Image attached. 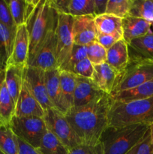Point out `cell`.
<instances>
[{
  "mask_svg": "<svg viewBox=\"0 0 153 154\" xmlns=\"http://www.w3.org/2000/svg\"><path fill=\"white\" fill-rule=\"evenodd\" d=\"M112 103L110 96L105 94L88 105L73 108L65 114L81 144L90 146L100 144L102 134L108 127Z\"/></svg>",
  "mask_w": 153,
  "mask_h": 154,
  "instance_id": "cell-1",
  "label": "cell"
},
{
  "mask_svg": "<svg viewBox=\"0 0 153 154\" xmlns=\"http://www.w3.org/2000/svg\"><path fill=\"white\" fill-rule=\"evenodd\" d=\"M153 124V97L128 102L112 101L109 112L110 127Z\"/></svg>",
  "mask_w": 153,
  "mask_h": 154,
  "instance_id": "cell-2",
  "label": "cell"
},
{
  "mask_svg": "<svg viewBox=\"0 0 153 154\" xmlns=\"http://www.w3.org/2000/svg\"><path fill=\"white\" fill-rule=\"evenodd\" d=\"M149 126L130 125L122 127L108 126L102 134L100 146L102 154H125L144 138Z\"/></svg>",
  "mask_w": 153,
  "mask_h": 154,
  "instance_id": "cell-3",
  "label": "cell"
},
{
  "mask_svg": "<svg viewBox=\"0 0 153 154\" xmlns=\"http://www.w3.org/2000/svg\"><path fill=\"white\" fill-rule=\"evenodd\" d=\"M58 14L51 5L50 0H40L33 15L26 23L29 35V51L27 66L32 63L40 51L54 18Z\"/></svg>",
  "mask_w": 153,
  "mask_h": 154,
  "instance_id": "cell-4",
  "label": "cell"
},
{
  "mask_svg": "<svg viewBox=\"0 0 153 154\" xmlns=\"http://www.w3.org/2000/svg\"><path fill=\"white\" fill-rule=\"evenodd\" d=\"M153 80V61L130 60L124 70L118 74L112 95L134 88Z\"/></svg>",
  "mask_w": 153,
  "mask_h": 154,
  "instance_id": "cell-5",
  "label": "cell"
},
{
  "mask_svg": "<svg viewBox=\"0 0 153 154\" xmlns=\"http://www.w3.org/2000/svg\"><path fill=\"white\" fill-rule=\"evenodd\" d=\"M9 126L19 139L35 149H38L40 141L47 131L43 117H38L14 116Z\"/></svg>",
  "mask_w": 153,
  "mask_h": 154,
  "instance_id": "cell-6",
  "label": "cell"
},
{
  "mask_svg": "<svg viewBox=\"0 0 153 154\" xmlns=\"http://www.w3.org/2000/svg\"><path fill=\"white\" fill-rule=\"evenodd\" d=\"M43 119L47 130L56 136L69 150L82 144L65 115L58 110L49 108L44 111Z\"/></svg>",
  "mask_w": 153,
  "mask_h": 154,
  "instance_id": "cell-7",
  "label": "cell"
},
{
  "mask_svg": "<svg viewBox=\"0 0 153 154\" xmlns=\"http://www.w3.org/2000/svg\"><path fill=\"white\" fill-rule=\"evenodd\" d=\"M73 22L74 17L58 14L56 28L57 67L60 71L65 68L74 45L72 32Z\"/></svg>",
  "mask_w": 153,
  "mask_h": 154,
  "instance_id": "cell-8",
  "label": "cell"
},
{
  "mask_svg": "<svg viewBox=\"0 0 153 154\" xmlns=\"http://www.w3.org/2000/svg\"><path fill=\"white\" fill-rule=\"evenodd\" d=\"M58 14L54 18L46 38L30 66L38 67L43 71L50 70L57 67V42L56 28Z\"/></svg>",
  "mask_w": 153,
  "mask_h": 154,
  "instance_id": "cell-9",
  "label": "cell"
},
{
  "mask_svg": "<svg viewBox=\"0 0 153 154\" xmlns=\"http://www.w3.org/2000/svg\"><path fill=\"white\" fill-rule=\"evenodd\" d=\"M23 76L32 93L38 101L44 111L54 108L46 91L44 71L34 66H26L24 69Z\"/></svg>",
  "mask_w": 153,
  "mask_h": 154,
  "instance_id": "cell-10",
  "label": "cell"
},
{
  "mask_svg": "<svg viewBox=\"0 0 153 154\" xmlns=\"http://www.w3.org/2000/svg\"><path fill=\"white\" fill-rule=\"evenodd\" d=\"M74 43L82 46H88L97 42L98 32L93 15L74 17L73 28Z\"/></svg>",
  "mask_w": 153,
  "mask_h": 154,
  "instance_id": "cell-11",
  "label": "cell"
},
{
  "mask_svg": "<svg viewBox=\"0 0 153 154\" xmlns=\"http://www.w3.org/2000/svg\"><path fill=\"white\" fill-rule=\"evenodd\" d=\"M28 51H29V35L26 24L16 26V34L14 40L12 51L7 65L26 66L28 63Z\"/></svg>",
  "mask_w": 153,
  "mask_h": 154,
  "instance_id": "cell-12",
  "label": "cell"
},
{
  "mask_svg": "<svg viewBox=\"0 0 153 154\" xmlns=\"http://www.w3.org/2000/svg\"><path fill=\"white\" fill-rule=\"evenodd\" d=\"M44 115V111L32 93L28 83L23 76L22 87L16 103L15 116L43 117Z\"/></svg>",
  "mask_w": 153,
  "mask_h": 154,
  "instance_id": "cell-13",
  "label": "cell"
},
{
  "mask_svg": "<svg viewBox=\"0 0 153 154\" xmlns=\"http://www.w3.org/2000/svg\"><path fill=\"white\" fill-rule=\"evenodd\" d=\"M106 93L102 92L92 79L76 75L73 108L85 106Z\"/></svg>",
  "mask_w": 153,
  "mask_h": 154,
  "instance_id": "cell-14",
  "label": "cell"
},
{
  "mask_svg": "<svg viewBox=\"0 0 153 154\" xmlns=\"http://www.w3.org/2000/svg\"><path fill=\"white\" fill-rule=\"evenodd\" d=\"M118 72L106 63L94 66L92 81L106 94L110 96L115 87Z\"/></svg>",
  "mask_w": 153,
  "mask_h": 154,
  "instance_id": "cell-15",
  "label": "cell"
},
{
  "mask_svg": "<svg viewBox=\"0 0 153 154\" xmlns=\"http://www.w3.org/2000/svg\"><path fill=\"white\" fill-rule=\"evenodd\" d=\"M45 84L48 96L54 108L65 115L66 109L60 87V71L58 68L45 72Z\"/></svg>",
  "mask_w": 153,
  "mask_h": 154,
  "instance_id": "cell-16",
  "label": "cell"
},
{
  "mask_svg": "<svg viewBox=\"0 0 153 154\" xmlns=\"http://www.w3.org/2000/svg\"><path fill=\"white\" fill-rule=\"evenodd\" d=\"M128 45L129 59L153 61V32L132 40Z\"/></svg>",
  "mask_w": 153,
  "mask_h": 154,
  "instance_id": "cell-17",
  "label": "cell"
},
{
  "mask_svg": "<svg viewBox=\"0 0 153 154\" xmlns=\"http://www.w3.org/2000/svg\"><path fill=\"white\" fill-rule=\"evenodd\" d=\"M129 62L128 45L121 39L106 51V62L110 66L121 73Z\"/></svg>",
  "mask_w": 153,
  "mask_h": 154,
  "instance_id": "cell-18",
  "label": "cell"
},
{
  "mask_svg": "<svg viewBox=\"0 0 153 154\" xmlns=\"http://www.w3.org/2000/svg\"><path fill=\"white\" fill-rule=\"evenodd\" d=\"M152 24L144 20L128 16L122 19V38L127 44L151 31Z\"/></svg>",
  "mask_w": 153,
  "mask_h": 154,
  "instance_id": "cell-19",
  "label": "cell"
},
{
  "mask_svg": "<svg viewBox=\"0 0 153 154\" xmlns=\"http://www.w3.org/2000/svg\"><path fill=\"white\" fill-rule=\"evenodd\" d=\"M25 67L16 65H7L4 67V84L15 103L17 102L22 87Z\"/></svg>",
  "mask_w": 153,
  "mask_h": 154,
  "instance_id": "cell-20",
  "label": "cell"
},
{
  "mask_svg": "<svg viewBox=\"0 0 153 154\" xmlns=\"http://www.w3.org/2000/svg\"><path fill=\"white\" fill-rule=\"evenodd\" d=\"M116 102H128L153 97V80L110 96Z\"/></svg>",
  "mask_w": 153,
  "mask_h": 154,
  "instance_id": "cell-21",
  "label": "cell"
},
{
  "mask_svg": "<svg viewBox=\"0 0 153 154\" xmlns=\"http://www.w3.org/2000/svg\"><path fill=\"white\" fill-rule=\"evenodd\" d=\"M76 83V75L68 71H60V87L66 109V114L73 108Z\"/></svg>",
  "mask_w": 153,
  "mask_h": 154,
  "instance_id": "cell-22",
  "label": "cell"
},
{
  "mask_svg": "<svg viewBox=\"0 0 153 154\" xmlns=\"http://www.w3.org/2000/svg\"><path fill=\"white\" fill-rule=\"evenodd\" d=\"M94 23L98 33L122 35V19L121 18L104 14L94 17Z\"/></svg>",
  "mask_w": 153,
  "mask_h": 154,
  "instance_id": "cell-23",
  "label": "cell"
},
{
  "mask_svg": "<svg viewBox=\"0 0 153 154\" xmlns=\"http://www.w3.org/2000/svg\"><path fill=\"white\" fill-rule=\"evenodd\" d=\"M15 111L16 103L9 94L4 82L0 93V124L9 126L15 116Z\"/></svg>",
  "mask_w": 153,
  "mask_h": 154,
  "instance_id": "cell-24",
  "label": "cell"
},
{
  "mask_svg": "<svg viewBox=\"0 0 153 154\" xmlns=\"http://www.w3.org/2000/svg\"><path fill=\"white\" fill-rule=\"evenodd\" d=\"M37 150L41 154H68L69 153V150L62 142L48 130L44 135Z\"/></svg>",
  "mask_w": 153,
  "mask_h": 154,
  "instance_id": "cell-25",
  "label": "cell"
},
{
  "mask_svg": "<svg viewBox=\"0 0 153 154\" xmlns=\"http://www.w3.org/2000/svg\"><path fill=\"white\" fill-rule=\"evenodd\" d=\"M0 150L4 154H18L17 137L8 125L0 124Z\"/></svg>",
  "mask_w": 153,
  "mask_h": 154,
  "instance_id": "cell-26",
  "label": "cell"
},
{
  "mask_svg": "<svg viewBox=\"0 0 153 154\" xmlns=\"http://www.w3.org/2000/svg\"><path fill=\"white\" fill-rule=\"evenodd\" d=\"M130 16L144 20L153 26V0H133Z\"/></svg>",
  "mask_w": 153,
  "mask_h": 154,
  "instance_id": "cell-27",
  "label": "cell"
},
{
  "mask_svg": "<svg viewBox=\"0 0 153 154\" xmlns=\"http://www.w3.org/2000/svg\"><path fill=\"white\" fill-rule=\"evenodd\" d=\"M14 37V33L0 23V55L3 69L5 67L7 60H8L11 53Z\"/></svg>",
  "mask_w": 153,
  "mask_h": 154,
  "instance_id": "cell-28",
  "label": "cell"
},
{
  "mask_svg": "<svg viewBox=\"0 0 153 154\" xmlns=\"http://www.w3.org/2000/svg\"><path fill=\"white\" fill-rule=\"evenodd\" d=\"M133 0H108L106 13L121 19L130 16Z\"/></svg>",
  "mask_w": 153,
  "mask_h": 154,
  "instance_id": "cell-29",
  "label": "cell"
},
{
  "mask_svg": "<svg viewBox=\"0 0 153 154\" xmlns=\"http://www.w3.org/2000/svg\"><path fill=\"white\" fill-rule=\"evenodd\" d=\"M94 0H70L69 14L74 17L86 15L94 16Z\"/></svg>",
  "mask_w": 153,
  "mask_h": 154,
  "instance_id": "cell-30",
  "label": "cell"
},
{
  "mask_svg": "<svg viewBox=\"0 0 153 154\" xmlns=\"http://www.w3.org/2000/svg\"><path fill=\"white\" fill-rule=\"evenodd\" d=\"M15 25L26 24V0H6Z\"/></svg>",
  "mask_w": 153,
  "mask_h": 154,
  "instance_id": "cell-31",
  "label": "cell"
},
{
  "mask_svg": "<svg viewBox=\"0 0 153 154\" xmlns=\"http://www.w3.org/2000/svg\"><path fill=\"white\" fill-rule=\"evenodd\" d=\"M87 58L93 66L106 62V50L97 42L87 46Z\"/></svg>",
  "mask_w": 153,
  "mask_h": 154,
  "instance_id": "cell-32",
  "label": "cell"
},
{
  "mask_svg": "<svg viewBox=\"0 0 153 154\" xmlns=\"http://www.w3.org/2000/svg\"><path fill=\"white\" fill-rule=\"evenodd\" d=\"M87 58V47L82 45H74L71 54L65 68L62 71H68L71 72L74 66L81 60Z\"/></svg>",
  "mask_w": 153,
  "mask_h": 154,
  "instance_id": "cell-33",
  "label": "cell"
},
{
  "mask_svg": "<svg viewBox=\"0 0 153 154\" xmlns=\"http://www.w3.org/2000/svg\"><path fill=\"white\" fill-rule=\"evenodd\" d=\"M0 23L16 34V26L14 22L6 0H0Z\"/></svg>",
  "mask_w": 153,
  "mask_h": 154,
  "instance_id": "cell-34",
  "label": "cell"
},
{
  "mask_svg": "<svg viewBox=\"0 0 153 154\" xmlns=\"http://www.w3.org/2000/svg\"><path fill=\"white\" fill-rule=\"evenodd\" d=\"M94 71V66L88 58L81 60L74 66L71 72L77 76L92 79Z\"/></svg>",
  "mask_w": 153,
  "mask_h": 154,
  "instance_id": "cell-35",
  "label": "cell"
},
{
  "mask_svg": "<svg viewBox=\"0 0 153 154\" xmlns=\"http://www.w3.org/2000/svg\"><path fill=\"white\" fill-rule=\"evenodd\" d=\"M125 154H153V148L152 146L149 129L142 141L138 143L136 146L130 149Z\"/></svg>",
  "mask_w": 153,
  "mask_h": 154,
  "instance_id": "cell-36",
  "label": "cell"
},
{
  "mask_svg": "<svg viewBox=\"0 0 153 154\" xmlns=\"http://www.w3.org/2000/svg\"><path fill=\"white\" fill-rule=\"evenodd\" d=\"M122 35L118 34H100L98 33L97 42L107 51L117 42L122 39Z\"/></svg>",
  "mask_w": 153,
  "mask_h": 154,
  "instance_id": "cell-37",
  "label": "cell"
},
{
  "mask_svg": "<svg viewBox=\"0 0 153 154\" xmlns=\"http://www.w3.org/2000/svg\"><path fill=\"white\" fill-rule=\"evenodd\" d=\"M68 154H102L100 144L96 146L80 144L69 150Z\"/></svg>",
  "mask_w": 153,
  "mask_h": 154,
  "instance_id": "cell-38",
  "label": "cell"
},
{
  "mask_svg": "<svg viewBox=\"0 0 153 154\" xmlns=\"http://www.w3.org/2000/svg\"><path fill=\"white\" fill-rule=\"evenodd\" d=\"M69 3L70 0H50L51 5L57 13L63 14H69Z\"/></svg>",
  "mask_w": 153,
  "mask_h": 154,
  "instance_id": "cell-39",
  "label": "cell"
},
{
  "mask_svg": "<svg viewBox=\"0 0 153 154\" xmlns=\"http://www.w3.org/2000/svg\"><path fill=\"white\" fill-rule=\"evenodd\" d=\"M18 139V145H19V151L18 154H41L37 149L34 148L29 144H26L22 140Z\"/></svg>",
  "mask_w": 153,
  "mask_h": 154,
  "instance_id": "cell-40",
  "label": "cell"
},
{
  "mask_svg": "<svg viewBox=\"0 0 153 154\" xmlns=\"http://www.w3.org/2000/svg\"><path fill=\"white\" fill-rule=\"evenodd\" d=\"M108 0H94V16H100L106 13Z\"/></svg>",
  "mask_w": 153,
  "mask_h": 154,
  "instance_id": "cell-41",
  "label": "cell"
},
{
  "mask_svg": "<svg viewBox=\"0 0 153 154\" xmlns=\"http://www.w3.org/2000/svg\"><path fill=\"white\" fill-rule=\"evenodd\" d=\"M4 69H2V71H0V93H1V90L2 87V84L4 83Z\"/></svg>",
  "mask_w": 153,
  "mask_h": 154,
  "instance_id": "cell-42",
  "label": "cell"
},
{
  "mask_svg": "<svg viewBox=\"0 0 153 154\" xmlns=\"http://www.w3.org/2000/svg\"><path fill=\"white\" fill-rule=\"evenodd\" d=\"M149 131H150V136H151L152 146V148H153V124H152L151 126H149Z\"/></svg>",
  "mask_w": 153,
  "mask_h": 154,
  "instance_id": "cell-43",
  "label": "cell"
},
{
  "mask_svg": "<svg viewBox=\"0 0 153 154\" xmlns=\"http://www.w3.org/2000/svg\"><path fill=\"white\" fill-rule=\"evenodd\" d=\"M2 69H4L2 68V63H1V55H0V71H2Z\"/></svg>",
  "mask_w": 153,
  "mask_h": 154,
  "instance_id": "cell-44",
  "label": "cell"
},
{
  "mask_svg": "<svg viewBox=\"0 0 153 154\" xmlns=\"http://www.w3.org/2000/svg\"><path fill=\"white\" fill-rule=\"evenodd\" d=\"M0 154H4V153H3L2 151H1V150H0Z\"/></svg>",
  "mask_w": 153,
  "mask_h": 154,
  "instance_id": "cell-45",
  "label": "cell"
}]
</instances>
